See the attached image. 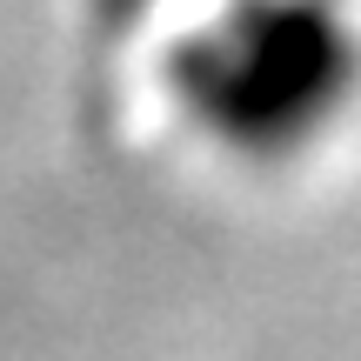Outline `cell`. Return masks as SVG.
Instances as JSON below:
<instances>
[{"label":"cell","mask_w":361,"mask_h":361,"mask_svg":"<svg viewBox=\"0 0 361 361\" xmlns=\"http://www.w3.org/2000/svg\"><path fill=\"white\" fill-rule=\"evenodd\" d=\"M174 94L214 141L288 154L355 94V34L328 0H234L174 54Z\"/></svg>","instance_id":"1"}]
</instances>
